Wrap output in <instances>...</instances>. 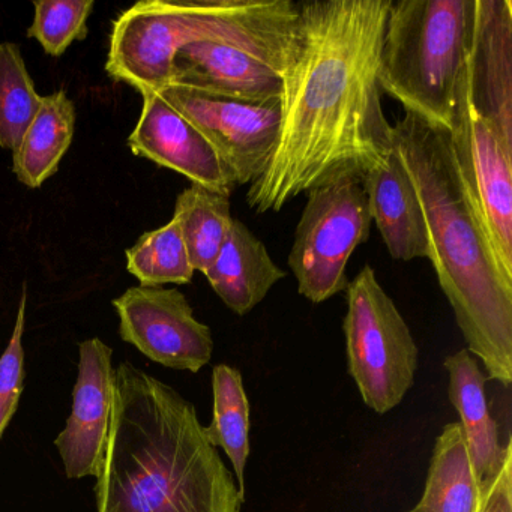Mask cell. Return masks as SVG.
I'll return each mask as SVG.
<instances>
[{
    "label": "cell",
    "mask_w": 512,
    "mask_h": 512,
    "mask_svg": "<svg viewBox=\"0 0 512 512\" xmlns=\"http://www.w3.org/2000/svg\"><path fill=\"white\" fill-rule=\"evenodd\" d=\"M392 0L298 4L284 68L280 131L247 203L280 212L320 185L364 179L394 149L377 80Z\"/></svg>",
    "instance_id": "1"
},
{
    "label": "cell",
    "mask_w": 512,
    "mask_h": 512,
    "mask_svg": "<svg viewBox=\"0 0 512 512\" xmlns=\"http://www.w3.org/2000/svg\"><path fill=\"white\" fill-rule=\"evenodd\" d=\"M95 497L97 512H241L245 502L196 407L130 362L115 371Z\"/></svg>",
    "instance_id": "2"
},
{
    "label": "cell",
    "mask_w": 512,
    "mask_h": 512,
    "mask_svg": "<svg viewBox=\"0 0 512 512\" xmlns=\"http://www.w3.org/2000/svg\"><path fill=\"white\" fill-rule=\"evenodd\" d=\"M394 148L412 179L430 254L467 350L490 379L512 383V278L500 268L452 157L448 131L412 115L394 125Z\"/></svg>",
    "instance_id": "3"
},
{
    "label": "cell",
    "mask_w": 512,
    "mask_h": 512,
    "mask_svg": "<svg viewBox=\"0 0 512 512\" xmlns=\"http://www.w3.org/2000/svg\"><path fill=\"white\" fill-rule=\"evenodd\" d=\"M296 14L292 0H142L113 22L106 73L142 97L160 92L182 47L214 41L238 47L281 74Z\"/></svg>",
    "instance_id": "4"
},
{
    "label": "cell",
    "mask_w": 512,
    "mask_h": 512,
    "mask_svg": "<svg viewBox=\"0 0 512 512\" xmlns=\"http://www.w3.org/2000/svg\"><path fill=\"white\" fill-rule=\"evenodd\" d=\"M472 19L473 0L392 2L377 74L380 91L434 130H451Z\"/></svg>",
    "instance_id": "5"
},
{
    "label": "cell",
    "mask_w": 512,
    "mask_h": 512,
    "mask_svg": "<svg viewBox=\"0 0 512 512\" xmlns=\"http://www.w3.org/2000/svg\"><path fill=\"white\" fill-rule=\"evenodd\" d=\"M346 298L347 368L364 403L385 415L415 382L418 346L370 265L350 281Z\"/></svg>",
    "instance_id": "6"
},
{
    "label": "cell",
    "mask_w": 512,
    "mask_h": 512,
    "mask_svg": "<svg viewBox=\"0 0 512 512\" xmlns=\"http://www.w3.org/2000/svg\"><path fill=\"white\" fill-rule=\"evenodd\" d=\"M307 194L289 266L298 292L320 304L346 292L347 263L353 251L368 241L373 221L362 179H338Z\"/></svg>",
    "instance_id": "7"
},
{
    "label": "cell",
    "mask_w": 512,
    "mask_h": 512,
    "mask_svg": "<svg viewBox=\"0 0 512 512\" xmlns=\"http://www.w3.org/2000/svg\"><path fill=\"white\" fill-rule=\"evenodd\" d=\"M448 136L470 205L500 268L512 278V151L473 109L466 65Z\"/></svg>",
    "instance_id": "8"
},
{
    "label": "cell",
    "mask_w": 512,
    "mask_h": 512,
    "mask_svg": "<svg viewBox=\"0 0 512 512\" xmlns=\"http://www.w3.org/2000/svg\"><path fill=\"white\" fill-rule=\"evenodd\" d=\"M158 94L212 143L236 187L262 175L280 131V100L251 103L179 85Z\"/></svg>",
    "instance_id": "9"
},
{
    "label": "cell",
    "mask_w": 512,
    "mask_h": 512,
    "mask_svg": "<svg viewBox=\"0 0 512 512\" xmlns=\"http://www.w3.org/2000/svg\"><path fill=\"white\" fill-rule=\"evenodd\" d=\"M119 334L143 355L173 370L199 373L214 352L211 328L194 317L187 296L164 286H136L113 301Z\"/></svg>",
    "instance_id": "10"
},
{
    "label": "cell",
    "mask_w": 512,
    "mask_h": 512,
    "mask_svg": "<svg viewBox=\"0 0 512 512\" xmlns=\"http://www.w3.org/2000/svg\"><path fill=\"white\" fill-rule=\"evenodd\" d=\"M79 355L73 410L55 445L68 478H98L103 469L115 397L113 350L100 338H91L80 343Z\"/></svg>",
    "instance_id": "11"
},
{
    "label": "cell",
    "mask_w": 512,
    "mask_h": 512,
    "mask_svg": "<svg viewBox=\"0 0 512 512\" xmlns=\"http://www.w3.org/2000/svg\"><path fill=\"white\" fill-rule=\"evenodd\" d=\"M466 67L473 109L512 151L511 0H473Z\"/></svg>",
    "instance_id": "12"
},
{
    "label": "cell",
    "mask_w": 512,
    "mask_h": 512,
    "mask_svg": "<svg viewBox=\"0 0 512 512\" xmlns=\"http://www.w3.org/2000/svg\"><path fill=\"white\" fill-rule=\"evenodd\" d=\"M128 148L137 157L181 173L191 184L230 196L236 184L212 143L158 92L143 95Z\"/></svg>",
    "instance_id": "13"
},
{
    "label": "cell",
    "mask_w": 512,
    "mask_h": 512,
    "mask_svg": "<svg viewBox=\"0 0 512 512\" xmlns=\"http://www.w3.org/2000/svg\"><path fill=\"white\" fill-rule=\"evenodd\" d=\"M169 85L260 103L280 100L283 77L274 67L238 47L200 41L176 53Z\"/></svg>",
    "instance_id": "14"
},
{
    "label": "cell",
    "mask_w": 512,
    "mask_h": 512,
    "mask_svg": "<svg viewBox=\"0 0 512 512\" xmlns=\"http://www.w3.org/2000/svg\"><path fill=\"white\" fill-rule=\"evenodd\" d=\"M368 211L392 259H428L427 226L421 202L397 149L362 179Z\"/></svg>",
    "instance_id": "15"
},
{
    "label": "cell",
    "mask_w": 512,
    "mask_h": 512,
    "mask_svg": "<svg viewBox=\"0 0 512 512\" xmlns=\"http://www.w3.org/2000/svg\"><path fill=\"white\" fill-rule=\"evenodd\" d=\"M203 275L227 308L245 316L287 274L269 256L265 244L233 218L217 259Z\"/></svg>",
    "instance_id": "16"
},
{
    "label": "cell",
    "mask_w": 512,
    "mask_h": 512,
    "mask_svg": "<svg viewBox=\"0 0 512 512\" xmlns=\"http://www.w3.org/2000/svg\"><path fill=\"white\" fill-rule=\"evenodd\" d=\"M449 374L448 395L460 415L461 430L481 481L493 476L502 466L511 440L502 446L499 425L491 416L485 397L487 377L475 356L467 349L458 350L443 362Z\"/></svg>",
    "instance_id": "17"
},
{
    "label": "cell",
    "mask_w": 512,
    "mask_h": 512,
    "mask_svg": "<svg viewBox=\"0 0 512 512\" xmlns=\"http://www.w3.org/2000/svg\"><path fill=\"white\" fill-rule=\"evenodd\" d=\"M76 131V106L64 89L41 100L37 116L13 152V172L28 188H40L59 170Z\"/></svg>",
    "instance_id": "18"
},
{
    "label": "cell",
    "mask_w": 512,
    "mask_h": 512,
    "mask_svg": "<svg viewBox=\"0 0 512 512\" xmlns=\"http://www.w3.org/2000/svg\"><path fill=\"white\" fill-rule=\"evenodd\" d=\"M481 482L460 422H452L437 436L424 494L407 512H475Z\"/></svg>",
    "instance_id": "19"
},
{
    "label": "cell",
    "mask_w": 512,
    "mask_h": 512,
    "mask_svg": "<svg viewBox=\"0 0 512 512\" xmlns=\"http://www.w3.org/2000/svg\"><path fill=\"white\" fill-rule=\"evenodd\" d=\"M214 413L205 434L215 448H223L235 470L236 484L245 496V466L250 457V401L245 394L242 374L227 364L212 371Z\"/></svg>",
    "instance_id": "20"
},
{
    "label": "cell",
    "mask_w": 512,
    "mask_h": 512,
    "mask_svg": "<svg viewBox=\"0 0 512 512\" xmlns=\"http://www.w3.org/2000/svg\"><path fill=\"white\" fill-rule=\"evenodd\" d=\"M173 218L181 227L191 266L205 274L217 259L232 226L230 196L191 184L176 199Z\"/></svg>",
    "instance_id": "21"
},
{
    "label": "cell",
    "mask_w": 512,
    "mask_h": 512,
    "mask_svg": "<svg viewBox=\"0 0 512 512\" xmlns=\"http://www.w3.org/2000/svg\"><path fill=\"white\" fill-rule=\"evenodd\" d=\"M127 268L140 286L190 283L196 271L188 259L178 221L172 218L163 227L140 236L127 250Z\"/></svg>",
    "instance_id": "22"
},
{
    "label": "cell",
    "mask_w": 512,
    "mask_h": 512,
    "mask_svg": "<svg viewBox=\"0 0 512 512\" xmlns=\"http://www.w3.org/2000/svg\"><path fill=\"white\" fill-rule=\"evenodd\" d=\"M41 100L20 47L0 43V148L16 151Z\"/></svg>",
    "instance_id": "23"
},
{
    "label": "cell",
    "mask_w": 512,
    "mask_h": 512,
    "mask_svg": "<svg viewBox=\"0 0 512 512\" xmlns=\"http://www.w3.org/2000/svg\"><path fill=\"white\" fill-rule=\"evenodd\" d=\"M34 7V22L26 35L37 40L47 55L59 58L74 41L88 37L94 0H37Z\"/></svg>",
    "instance_id": "24"
},
{
    "label": "cell",
    "mask_w": 512,
    "mask_h": 512,
    "mask_svg": "<svg viewBox=\"0 0 512 512\" xmlns=\"http://www.w3.org/2000/svg\"><path fill=\"white\" fill-rule=\"evenodd\" d=\"M26 304H28V289L25 284L13 335L7 350L0 358V436L7 430L8 424L19 407L20 395L25 385L23 334H25L26 325Z\"/></svg>",
    "instance_id": "25"
},
{
    "label": "cell",
    "mask_w": 512,
    "mask_h": 512,
    "mask_svg": "<svg viewBox=\"0 0 512 512\" xmlns=\"http://www.w3.org/2000/svg\"><path fill=\"white\" fill-rule=\"evenodd\" d=\"M475 512H512V445H509L500 469L481 482Z\"/></svg>",
    "instance_id": "26"
}]
</instances>
